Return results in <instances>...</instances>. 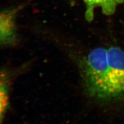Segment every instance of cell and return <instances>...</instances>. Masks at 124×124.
I'll return each instance as SVG.
<instances>
[{"instance_id":"cell-3","label":"cell","mask_w":124,"mask_h":124,"mask_svg":"<svg viewBox=\"0 0 124 124\" xmlns=\"http://www.w3.org/2000/svg\"><path fill=\"white\" fill-rule=\"evenodd\" d=\"M18 8L5 10L0 15V39L1 44H12L16 37L15 18Z\"/></svg>"},{"instance_id":"cell-4","label":"cell","mask_w":124,"mask_h":124,"mask_svg":"<svg viewBox=\"0 0 124 124\" xmlns=\"http://www.w3.org/2000/svg\"><path fill=\"white\" fill-rule=\"evenodd\" d=\"M86 6L85 18L88 21L93 20L94 10L99 7L105 15L110 16L115 13L118 6L124 3V0H83Z\"/></svg>"},{"instance_id":"cell-5","label":"cell","mask_w":124,"mask_h":124,"mask_svg":"<svg viewBox=\"0 0 124 124\" xmlns=\"http://www.w3.org/2000/svg\"><path fill=\"white\" fill-rule=\"evenodd\" d=\"M8 75L3 73L1 74L0 77V109L1 122L4 118L8 106Z\"/></svg>"},{"instance_id":"cell-1","label":"cell","mask_w":124,"mask_h":124,"mask_svg":"<svg viewBox=\"0 0 124 124\" xmlns=\"http://www.w3.org/2000/svg\"><path fill=\"white\" fill-rule=\"evenodd\" d=\"M81 66L86 93L98 100H113L107 49H93L85 58Z\"/></svg>"},{"instance_id":"cell-2","label":"cell","mask_w":124,"mask_h":124,"mask_svg":"<svg viewBox=\"0 0 124 124\" xmlns=\"http://www.w3.org/2000/svg\"><path fill=\"white\" fill-rule=\"evenodd\" d=\"M113 99L124 96V52L119 47L107 49Z\"/></svg>"}]
</instances>
